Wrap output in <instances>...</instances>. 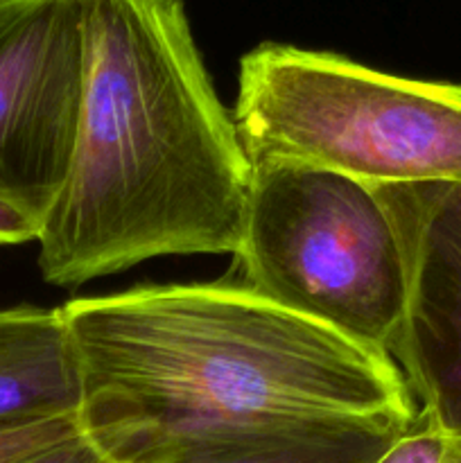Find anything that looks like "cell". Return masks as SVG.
<instances>
[{
  "mask_svg": "<svg viewBox=\"0 0 461 463\" xmlns=\"http://www.w3.org/2000/svg\"><path fill=\"white\" fill-rule=\"evenodd\" d=\"M81 375L61 306L0 307V430L77 416Z\"/></svg>",
  "mask_w": 461,
  "mask_h": 463,
  "instance_id": "52a82bcc",
  "label": "cell"
},
{
  "mask_svg": "<svg viewBox=\"0 0 461 463\" xmlns=\"http://www.w3.org/2000/svg\"><path fill=\"white\" fill-rule=\"evenodd\" d=\"M233 258L253 292L389 355L407 269L396 224L371 185L316 167H253Z\"/></svg>",
  "mask_w": 461,
  "mask_h": 463,
  "instance_id": "277c9868",
  "label": "cell"
},
{
  "mask_svg": "<svg viewBox=\"0 0 461 463\" xmlns=\"http://www.w3.org/2000/svg\"><path fill=\"white\" fill-rule=\"evenodd\" d=\"M443 463H461V439H450L446 461Z\"/></svg>",
  "mask_w": 461,
  "mask_h": 463,
  "instance_id": "8fae6325",
  "label": "cell"
},
{
  "mask_svg": "<svg viewBox=\"0 0 461 463\" xmlns=\"http://www.w3.org/2000/svg\"><path fill=\"white\" fill-rule=\"evenodd\" d=\"M84 93L81 0H0V244L36 242Z\"/></svg>",
  "mask_w": 461,
  "mask_h": 463,
  "instance_id": "5b68a950",
  "label": "cell"
},
{
  "mask_svg": "<svg viewBox=\"0 0 461 463\" xmlns=\"http://www.w3.org/2000/svg\"><path fill=\"white\" fill-rule=\"evenodd\" d=\"M233 118L253 167H316L371 188L461 185L455 81L409 80L267 41L240 59Z\"/></svg>",
  "mask_w": 461,
  "mask_h": 463,
  "instance_id": "3957f363",
  "label": "cell"
},
{
  "mask_svg": "<svg viewBox=\"0 0 461 463\" xmlns=\"http://www.w3.org/2000/svg\"><path fill=\"white\" fill-rule=\"evenodd\" d=\"M23 463H113L111 459L102 455L89 439L81 434L75 441H68L63 446L54 448V450L43 452V455L27 459Z\"/></svg>",
  "mask_w": 461,
  "mask_h": 463,
  "instance_id": "30bf717a",
  "label": "cell"
},
{
  "mask_svg": "<svg viewBox=\"0 0 461 463\" xmlns=\"http://www.w3.org/2000/svg\"><path fill=\"white\" fill-rule=\"evenodd\" d=\"M84 93L66 184L39 235L45 283L152 258L235 256L253 165L183 0H81Z\"/></svg>",
  "mask_w": 461,
  "mask_h": 463,
  "instance_id": "7a4b0ae2",
  "label": "cell"
},
{
  "mask_svg": "<svg viewBox=\"0 0 461 463\" xmlns=\"http://www.w3.org/2000/svg\"><path fill=\"white\" fill-rule=\"evenodd\" d=\"M387 206L407 269L405 310L393 346L419 410L461 439V185L373 188Z\"/></svg>",
  "mask_w": 461,
  "mask_h": 463,
  "instance_id": "8992f818",
  "label": "cell"
},
{
  "mask_svg": "<svg viewBox=\"0 0 461 463\" xmlns=\"http://www.w3.org/2000/svg\"><path fill=\"white\" fill-rule=\"evenodd\" d=\"M77 416L36 420L0 430V463H23L81 437Z\"/></svg>",
  "mask_w": 461,
  "mask_h": 463,
  "instance_id": "9c48e42d",
  "label": "cell"
},
{
  "mask_svg": "<svg viewBox=\"0 0 461 463\" xmlns=\"http://www.w3.org/2000/svg\"><path fill=\"white\" fill-rule=\"evenodd\" d=\"M407 430L378 425L310 430L230 446L202 448L167 463H378Z\"/></svg>",
  "mask_w": 461,
  "mask_h": 463,
  "instance_id": "ba28073f",
  "label": "cell"
},
{
  "mask_svg": "<svg viewBox=\"0 0 461 463\" xmlns=\"http://www.w3.org/2000/svg\"><path fill=\"white\" fill-rule=\"evenodd\" d=\"M61 312L81 432L113 463L343 425L407 430L420 414L391 355L240 280L138 285Z\"/></svg>",
  "mask_w": 461,
  "mask_h": 463,
  "instance_id": "6da1fadb",
  "label": "cell"
}]
</instances>
